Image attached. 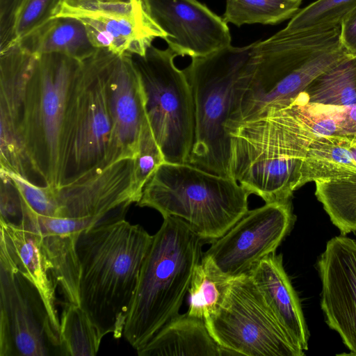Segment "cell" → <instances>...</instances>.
<instances>
[{
    "label": "cell",
    "mask_w": 356,
    "mask_h": 356,
    "mask_svg": "<svg viewBox=\"0 0 356 356\" xmlns=\"http://www.w3.org/2000/svg\"><path fill=\"white\" fill-rule=\"evenodd\" d=\"M205 243L184 220L163 218L142 266L123 337L136 351L177 316Z\"/></svg>",
    "instance_id": "cell-3"
},
{
    "label": "cell",
    "mask_w": 356,
    "mask_h": 356,
    "mask_svg": "<svg viewBox=\"0 0 356 356\" xmlns=\"http://www.w3.org/2000/svg\"><path fill=\"white\" fill-rule=\"evenodd\" d=\"M230 137L229 175L266 203L291 200L302 186V167L316 138L289 107L238 123Z\"/></svg>",
    "instance_id": "cell-2"
},
{
    "label": "cell",
    "mask_w": 356,
    "mask_h": 356,
    "mask_svg": "<svg viewBox=\"0 0 356 356\" xmlns=\"http://www.w3.org/2000/svg\"><path fill=\"white\" fill-rule=\"evenodd\" d=\"M118 56L97 49L82 61L69 116L62 185L107 166L112 129L108 81Z\"/></svg>",
    "instance_id": "cell-8"
},
{
    "label": "cell",
    "mask_w": 356,
    "mask_h": 356,
    "mask_svg": "<svg viewBox=\"0 0 356 356\" xmlns=\"http://www.w3.org/2000/svg\"><path fill=\"white\" fill-rule=\"evenodd\" d=\"M65 2H73L77 0H62ZM102 2H122V3H130L132 1H142V0H95Z\"/></svg>",
    "instance_id": "cell-37"
},
{
    "label": "cell",
    "mask_w": 356,
    "mask_h": 356,
    "mask_svg": "<svg viewBox=\"0 0 356 356\" xmlns=\"http://www.w3.org/2000/svg\"><path fill=\"white\" fill-rule=\"evenodd\" d=\"M0 222L19 225L23 220L22 197L13 180L0 169Z\"/></svg>",
    "instance_id": "cell-33"
},
{
    "label": "cell",
    "mask_w": 356,
    "mask_h": 356,
    "mask_svg": "<svg viewBox=\"0 0 356 356\" xmlns=\"http://www.w3.org/2000/svg\"><path fill=\"white\" fill-rule=\"evenodd\" d=\"M111 134L107 166L135 159L146 118L143 88L132 55H118L108 81Z\"/></svg>",
    "instance_id": "cell-17"
},
{
    "label": "cell",
    "mask_w": 356,
    "mask_h": 356,
    "mask_svg": "<svg viewBox=\"0 0 356 356\" xmlns=\"http://www.w3.org/2000/svg\"><path fill=\"white\" fill-rule=\"evenodd\" d=\"M17 42L36 56L58 53L83 61L97 49L84 24L72 17H53Z\"/></svg>",
    "instance_id": "cell-21"
},
{
    "label": "cell",
    "mask_w": 356,
    "mask_h": 356,
    "mask_svg": "<svg viewBox=\"0 0 356 356\" xmlns=\"http://www.w3.org/2000/svg\"><path fill=\"white\" fill-rule=\"evenodd\" d=\"M309 103L330 106L356 104V54H346L300 94Z\"/></svg>",
    "instance_id": "cell-23"
},
{
    "label": "cell",
    "mask_w": 356,
    "mask_h": 356,
    "mask_svg": "<svg viewBox=\"0 0 356 356\" xmlns=\"http://www.w3.org/2000/svg\"><path fill=\"white\" fill-rule=\"evenodd\" d=\"M58 350L55 330L35 285L0 261V356H48Z\"/></svg>",
    "instance_id": "cell-10"
},
{
    "label": "cell",
    "mask_w": 356,
    "mask_h": 356,
    "mask_svg": "<svg viewBox=\"0 0 356 356\" xmlns=\"http://www.w3.org/2000/svg\"><path fill=\"white\" fill-rule=\"evenodd\" d=\"M168 48L150 45L145 55H132L145 97V109L165 162L188 163L194 143L195 115L191 88L185 72Z\"/></svg>",
    "instance_id": "cell-7"
},
{
    "label": "cell",
    "mask_w": 356,
    "mask_h": 356,
    "mask_svg": "<svg viewBox=\"0 0 356 356\" xmlns=\"http://www.w3.org/2000/svg\"><path fill=\"white\" fill-rule=\"evenodd\" d=\"M164 162V156L146 116L140 136L138 154L134 159L133 184L139 200L145 184Z\"/></svg>",
    "instance_id": "cell-29"
},
{
    "label": "cell",
    "mask_w": 356,
    "mask_h": 356,
    "mask_svg": "<svg viewBox=\"0 0 356 356\" xmlns=\"http://www.w3.org/2000/svg\"><path fill=\"white\" fill-rule=\"evenodd\" d=\"M356 8V0H316L299 10L283 29L296 32L340 27Z\"/></svg>",
    "instance_id": "cell-28"
},
{
    "label": "cell",
    "mask_w": 356,
    "mask_h": 356,
    "mask_svg": "<svg viewBox=\"0 0 356 356\" xmlns=\"http://www.w3.org/2000/svg\"><path fill=\"white\" fill-rule=\"evenodd\" d=\"M134 159L116 161L56 188L54 218L70 220L75 232L125 219L139 202L133 184Z\"/></svg>",
    "instance_id": "cell-11"
},
{
    "label": "cell",
    "mask_w": 356,
    "mask_h": 356,
    "mask_svg": "<svg viewBox=\"0 0 356 356\" xmlns=\"http://www.w3.org/2000/svg\"><path fill=\"white\" fill-rule=\"evenodd\" d=\"M139 356H223L202 318L179 314L136 351Z\"/></svg>",
    "instance_id": "cell-20"
},
{
    "label": "cell",
    "mask_w": 356,
    "mask_h": 356,
    "mask_svg": "<svg viewBox=\"0 0 356 356\" xmlns=\"http://www.w3.org/2000/svg\"><path fill=\"white\" fill-rule=\"evenodd\" d=\"M35 58L19 42L0 51V169L40 185L20 134L26 86Z\"/></svg>",
    "instance_id": "cell-15"
},
{
    "label": "cell",
    "mask_w": 356,
    "mask_h": 356,
    "mask_svg": "<svg viewBox=\"0 0 356 356\" xmlns=\"http://www.w3.org/2000/svg\"><path fill=\"white\" fill-rule=\"evenodd\" d=\"M318 265L326 322L356 355V241L342 234L332 238Z\"/></svg>",
    "instance_id": "cell-16"
},
{
    "label": "cell",
    "mask_w": 356,
    "mask_h": 356,
    "mask_svg": "<svg viewBox=\"0 0 356 356\" xmlns=\"http://www.w3.org/2000/svg\"><path fill=\"white\" fill-rule=\"evenodd\" d=\"M177 56L200 57L231 45L227 23L197 0H142Z\"/></svg>",
    "instance_id": "cell-14"
},
{
    "label": "cell",
    "mask_w": 356,
    "mask_h": 356,
    "mask_svg": "<svg viewBox=\"0 0 356 356\" xmlns=\"http://www.w3.org/2000/svg\"><path fill=\"white\" fill-rule=\"evenodd\" d=\"M60 318V355L94 356L102 338L79 305L65 301Z\"/></svg>",
    "instance_id": "cell-24"
},
{
    "label": "cell",
    "mask_w": 356,
    "mask_h": 356,
    "mask_svg": "<svg viewBox=\"0 0 356 356\" xmlns=\"http://www.w3.org/2000/svg\"><path fill=\"white\" fill-rule=\"evenodd\" d=\"M232 279L221 274L202 255L194 269L188 291L190 302L187 313L202 319L214 313L222 304Z\"/></svg>",
    "instance_id": "cell-25"
},
{
    "label": "cell",
    "mask_w": 356,
    "mask_h": 356,
    "mask_svg": "<svg viewBox=\"0 0 356 356\" xmlns=\"http://www.w3.org/2000/svg\"><path fill=\"white\" fill-rule=\"evenodd\" d=\"M23 0H0V51L15 43L17 14Z\"/></svg>",
    "instance_id": "cell-34"
},
{
    "label": "cell",
    "mask_w": 356,
    "mask_h": 356,
    "mask_svg": "<svg viewBox=\"0 0 356 356\" xmlns=\"http://www.w3.org/2000/svg\"><path fill=\"white\" fill-rule=\"evenodd\" d=\"M288 106L316 138L337 136L341 120L339 106L309 103L300 95Z\"/></svg>",
    "instance_id": "cell-30"
},
{
    "label": "cell",
    "mask_w": 356,
    "mask_h": 356,
    "mask_svg": "<svg viewBox=\"0 0 356 356\" xmlns=\"http://www.w3.org/2000/svg\"><path fill=\"white\" fill-rule=\"evenodd\" d=\"M340 40L348 54H356V8L342 22Z\"/></svg>",
    "instance_id": "cell-36"
},
{
    "label": "cell",
    "mask_w": 356,
    "mask_h": 356,
    "mask_svg": "<svg viewBox=\"0 0 356 356\" xmlns=\"http://www.w3.org/2000/svg\"><path fill=\"white\" fill-rule=\"evenodd\" d=\"M249 274L295 346L301 350H307L309 332L298 297L284 270L282 254L275 252L266 256Z\"/></svg>",
    "instance_id": "cell-19"
},
{
    "label": "cell",
    "mask_w": 356,
    "mask_h": 356,
    "mask_svg": "<svg viewBox=\"0 0 356 356\" xmlns=\"http://www.w3.org/2000/svg\"><path fill=\"white\" fill-rule=\"evenodd\" d=\"M225 355L302 356L249 273L232 278L217 310L204 319Z\"/></svg>",
    "instance_id": "cell-9"
},
{
    "label": "cell",
    "mask_w": 356,
    "mask_h": 356,
    "mask_svg": "<svg viewBox=\"0 0 356 356\" xmlns=\"http://www.w3.org/2000/svg\"><path fill=\"white\" fill-rule=\"evenodd\" d=\"M302 0H227L223 19L237 26L276 24L292 18Z\"/></svg>",
    "instance_id": "cell-27"
},
{
    "label": "cell",
    "mask_w": 356,
    "mask_h": 356,
    "mask_svg": "<svg viewBox=\"0 0 356 356\" xmlns=\"http://www.w3.org/2000/svg\"><path fill=\"white\" fill-rule=\"evenodd\" d=\"M339 108L341 120L337 136L346 137L356 144V104Z\"/></svg>",
    "instance_id": "cell-35"
},
{
    "label": "cell",
    "mask_w": 356,
    "mask_h": 356,
    "mask_svg": "<svg viewBox=\"0 0 356 356\" xmlns=\"http://www.w3.org/2000/svg\"><path fill=\"white\" fill-rule=\"evenodd\" d=\"M315 195L342 235L356 232V175L316 181Z\"/></svg>",
    "instance_id": "cell-26"
},
{
    "label": "cell",
    "mask_w": 356,
    "mask_h": 356,
    "mask_svg": "<svg viewBox=\"0 0 356 356\" xmlns=\"http://www.w3.org/2000/svg\"><path fill=\"white\" fill-rule=\"evenodd\" d=\"M82 61L62 54L36 56L22 111L21 138L42 186L63 181L72 101Z\"/></svg>",
    "instance_id": "cell-4"
},
{
    "label": "cell",
    "mask_w": 356,
    "mask_h": 356,
    "mask_svg": "<svg viewBox=\"0 0 356 356\" xmlns=\"http://www.w3.org/2000/svg\"><path fill=\"white\" fill-rule=\"evenodd\" d=\"M0 261L8 264L35 285L53 327L59 334L56 295L58 286L42 251L38 232L25 222L19 225L0 222Z\"/></svg>",
    "instance_id": "cell-18"
},
{
    "label": "cell",
    "mask_w": 356,
    "mask_h": 356,
    "mask_svg": "<svg viewBox=\"0 0 356 356\" xmlns=\"http://www.w3.org/2000/svg\"><path fill=\"white\" fill-rule=\"evenodd\" d=\"M351 152L353 153V157H354V159L356 162V144L355 143H353L352 145H351Z\"/></svg>",
    "instance_id": "cell-38"
},
{
    "label": "cell",
    "mask_w": 356,
    "mask_h": 356,
    "mask_svg": "<svg viewBox=\"0 0 356 356\" xmlns=\"http://www.w3.org/2000/svg\"><path fill=\"white\" fill-rule=\"evenodd\" d=\"M153 241L141 225L125 219L81 231L79 305L103 338L123 336L140 270Z\"/></svg>",
    "instance_id": "cell-1"
},
{
    "label": "cell",
    "mask_w": 356,
    "mask_h": 356,
    "mask_svg": "<svg viewBox=\"0 0 356 356\" xmlns=\"http://www.w3.org/2000/svg\"><path fill=\"white\" fill-rule=\"evenodd\" d=\"M60 1L23 0L15 25L16 42L51 18Z\"/></svg>",
    "instance_id": "cell-31"
},
{
    "label": "cell",
    "mask_w": 356,
    "mask_h": 356,
    "mask_svg": "<svg viewBox=\"0 0 356 356\" xmlns=\"http://www.w3.org/2000/svg\"><path fill=\"white\" fill-rule=\"evenodd\" d=\"M250 193L234 179L188 163L164 162L136 204L186 221L204 243L223 236L249 210Z\"/></svg>",
    "instance_id": "cell-5"
},
{
    "label": "cell",
    "mask_w": 356,
    "mask_h": 356,
    "mask_svg": "<svg viewBox=\"0 0 356 356\" xmlns=\"http://www.w3.org/2000/svg\"><path fill=\"white\" fill-rule=\"evenodd\" d=\"M254 45H229L192 58L183 70L191 88L195 115L194 143L188 163L229 177L230 137L226 125Z\"/></svg>",
    "instance_id": "cell-6"
},
{
    "label": "cell",
    "mask_w": 356,
    "mask_h": 356,
    "mask_svg": "<svg viewBox=\"0 0 356 356\" xmlns=\"http://www.w3.org/2000/svg\"><path fill=\"white\" fill-rule=\"evenodd\" d=\"M59 16L79 19L95 48L120 56H143L156 38L165 37L146 13L142 1L122 3L61 0L52 17Z\"/></svg>",
    "instance_id": "cell-13"
},
{
    "label": "cell",
    "mask_w": 356,
    "mask_h": 356,
    "mask_svg": "<svg viewBox=\"0 0 356 356\" xmlns=\"http://www.w3.org/2000/svg\"><path fill=\"white\" fill-rule=\"evenodd\" d=\"M8 173L26 202L36 213L44 217H54L56 187L36 185L17 174Z\"/></svg>",
    "instance_id": "cell-32"
},
{
    "label": "cell",
    "mask_w": 356,
    "mask_h": 356,
    "mask_svg": "<svg viewBox=\"0 0 356 356\" xmlns=\"http://www.w3.org/2000/svg\"><path fill=\"white\" fill-rule=\"evenodd\" d=\"M291 200L266 203L248 211L202 254L229 278L248 274L275 252L294 222Z\"/></svg>",
    "instance_id": "cell-12"
},
{
    "label": "cell",
    "mask_w": 356,
    "mask_h": 356,
    "mask_svg": "<svg viewBox=\"0 0 356 356\" xmlns=\"http://www.w3.org/2000/svg\"><path fill=\"white\" fill-rule=\"evenodd\" d=\"M353 143L348 138L341 136L314 138L303 163L302 186L310 181L356 175V162L350 149Z\"/></svg>",
    "instance_id": "cell-22"
}]
</instances>
